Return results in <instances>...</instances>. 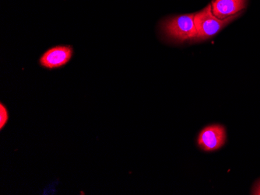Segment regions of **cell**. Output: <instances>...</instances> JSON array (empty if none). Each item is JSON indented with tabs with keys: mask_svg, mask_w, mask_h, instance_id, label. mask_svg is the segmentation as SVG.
Returning <instances> with one entry per match:
<instances>
[{
	"mask_svg": "<svg viewBox=\"0 0 260 195\" xmlns=\"http://www.w3.org/2000/svg\"><path fill=\"white\" fill-rule=\"evenodd\" d=\"M242 13L243 12L239 13L236 15L232 16L223 20H220L214 15L212 12L211 4H209L204 10L200 12L195 13L194 22H195L197 35L194 41L197 42H204L212 38L217 35V33H220L232 22L236 20Z\"/></svg>",
	"mask_w": 260,
	"mask_h": 195,
	"instance_id": "obj_1",
	"label": "cell"
},
{
	"mask_svg": "<svg viewBox=\"0 0 260 195\" xmlns=\"http://www.w3.org/2000/svg\"><path fill=\"white\" fill-rule=\"evenodd\" d=\"M225 141V129L220 125L207 126L198 137L199 145L207 152L217 150L224 145Z\"/></svg>",
	"mask_w": 260,
	"mask_h": 195,
	"instance_id": "obj_3",
	"label": "cell"
},
{
	"mask_svg": "<svg viewBox=\"0 0 260 195\" xmlns=\"http://www.w3.org/2000/svg\"><path fill=\"white\" fill-rule=\"evenodd\" d=\"M74 50L71 46H56L47 50L40 59L42 66L49 69L60 68L67 65L72 58Z\"/></svg>",
	"mask_w": 260,
	"mask_h": 195,
	"instance_id": "obj_4",
	"label": "cell"
},
{
	"mask_svg": "<svg viewBox=\"0 0 260 195\" xmlns=\"http://www.w3.org/2000/svg\"><path fill=\"white\" fill-rule=\"evenodd\" d=\"M195 14H184L166 19L162 23V32L168 39L183 43L188 41H194L197 35Z\"/></svg>",
	"mask_w": 260,
	"mask_h": 195,
	"instance_id": "obj_2",
	"label": "cell"
},
{
	"mask_svg": "<svg viewBox=\"0 0 260 195\" xmlns=\"http://www.w3.org/2000/svg\"><path fill=\"white\" fill-rule=\"evenodd\" d=\"M255 194H260V183L257 187L256 190H255Z\"/></svg>",
	"mask_w": 260,
	"mask_h": 195,
	"instance_id": "obj_7",
	"label": "cell"
},
{
	"mask_svg": "<svg viewBox=\"0 0 260 195\" xmlns=\"http://www.w3.org/2000/svg\"><path fill=\"white\" fill-rule=\"evenodd\" d=\"M9 120V113L7 107L1 103L0 104V129L2 130Z\"/></svg>",
	"mask_w": 260,
	"mask_h": 195,
	"instance_id": "obj_6",
	"label": "cell"
},
{
	"mask_svg": "<svg viewBox=\"0 0 260 195\" xmlns=\"http://www.w3.org/2000/svg\"><path fill=\"white\" fill-rule=\"evenodd\" d=\"M248 0H213L212 12L220 20L243 12Z\"/></svg>",
	"mask_w": 260,
	"mask_h": 195,
	"instance_id": "obj_5",
	"label": "cell"
}]
</instances>
